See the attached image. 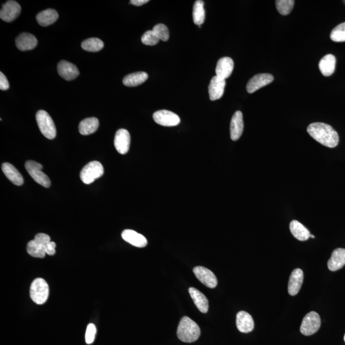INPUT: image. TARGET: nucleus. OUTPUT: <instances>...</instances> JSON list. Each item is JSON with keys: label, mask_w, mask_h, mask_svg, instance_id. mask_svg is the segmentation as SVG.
I'll list each match as a JSON object with an SVG mask.
<instances>
[{"label": "nucleus", "mask_w": 345, "mask_h": 345, "mask_svg": "<svg viewBox=\"0 0 345 345\" xmlns=\"http://www.w3.org/2000/svg\"><path fill=\"white\" fill-rule=\"evenodd\" d=\"M122 237L127 242L137 248H144L148 243L146 238L143 235L132 230L123 231Z\"/></svg>", "instance_id": "aec40b11"}, {"label": "nucleus", "mask_w": 345, "mask_h": 345, "mask_svg": "<svg viewBox=\"0 0 345 345\" xmlns=\"http://www.w3.org/2000/svg\"><path fill=\"white\" fill-rule=\"evenodd\" d=\"M193 272L202 283L210 288H216L218 279L211 271L206 267L199 266L194 268Z\"/></svg>", "instance_id": "9d476101"}, {"label": "nucleus", "mask_w": 345, "mask_h": 345, "mask_svg": "<svg viewBox=\"0 0 345 345\" xmlns=\"http://www.w3.org/2000/svg\"><path fill=\"white\" fill-rule=\"evenodd\" d=\"M55 248H56V243L54 242H51L48 243V244L45 246V252L46 254L50 256L55 255L56 253V251H55Z\"/></svg>", "instance_id": "58836bf2"}, {"label": "nucleus", "mask_w": 345, "mask_h": 345, "mask_svg": "<svg viewBox=\"0 0 345 345\" xmlns=\"http://www.w3.org/2000/svg\"><path fill=\"white\" fill-rule=\"evenodd\" d=\"M304 280L303 271L300 269L293 271L289 277L288 290L289 295L295 296L301 288Z\"/></svg>", "instance_id": "6ab92c4d"}, {"label": "nucleus", "mask_w": 345, "mask_h": 345, "mask_svg": "<svg viewBox=\"0 0 345 345\" xmlns=\"http://www.w3.org/2000/svg\"><path fill=\"white\" fill-rule=\"evenodd\" d=\"M321 319L319 315L315 311H311L304 318L300 330L305 336H311L320 329Z\"/></svg>", "instance_id": "0eeeda50"}, {"label": "nucleus", "mask_w": 345, "mask_h": 345, "mask_svg": "<svg viewBox=\"0 0 345 345\" xmlns=\"http://www.w3.org/2000/svg\"><path fill=\"white\" fill-rule=\"evenodd\" d=\"M243 130V115L237 111L233 115L230 124V136L233 141H236L242 136Z\"/></svg>", "instance_id": "f3484780"}, {"label": "nucleus", "mask_w": 345, "mask_h": 345, "mask_svg": "<svg viewBox=\"0 0 345 345\" xmlns=\"http://www.w3.org/2000/svg\"><path fill=\"white\" fill-rule=\"evenodd\" d=\"M310 237L314 238H315V236H314V235H310Z\"/></svg>", "instance_id": "a19ab883"}, {"label": "nucleus", "mask_w": 345, "mask_h": 345, "mask_svg": "<svg viewBox=\"0 0 345 345\" xmlns=\"http://www.w3.org/2000/svg\"><path fill=\"white\" fill-rule=\"evenodd\" d=\"M189 292L190 297L194 301L195 305L200 311L203 313H206L209 311V301L204 293L199 289L194 288H189Z\"/></svg>", "instance_id": "4be33fe9"}, {"label": "nucleus", "mask_w": 345, "mask_h": 345, "mask_svg": "<svg viewBox=\"0 0 345 345\" xmlns=\"http://www.w3.org/2000/svg\"><path fill=\"white\" fill-rule=\"evenodd\" d=\"M226 81L224 79L216 76L212 78L209 86L210 100L216 101L219 100L223 95Z\"/></svg>", "instance_id": "4468645a"}, {"label": "nucleus", "mask_w": 345, "mask_h": 345, "mask_svg": "<svg viewBox=\"0 0 345 345\" xmlns=\"http://www.w3.org/2000/svg\"><path fill=\"white\" fill-rule=\"evenodd\" d=\"M58 72L62 78L67 81L73 80L79 75L78 67L72 63L65 60H62L58 65Z\"/></svg>", "instance_id": "ddd939ff"}, {"label": "nucleus", "mask_w": 345, "mask_h": 345, "mask_svg": "<svg viewBox=\"0 0 345 345\" xmlns=\"http://www.w3.org/2000/svg\"><path fill=\"white\" fill-rule=\"evenodd\" d=\"M177 334L180 341L193 342L199 339L201 330L196 322L188 317H184L178 325Z\"/></svg>", "instance_id": "f03ea898"}, {"label": "nucleus", "mask_w": 345, "mask_h": 345, "mask_svg": "<svg viewBox=\"0 0 345 345\" xmlns=\"http://www.w3.org/2000/svg\"><path fill=\"white\" fill-rule=\"evenodd\" d=\"M295 2L293 0H277L276 6L277 11L281 15L286 16L291 13Z\"/></svg>", "instance_id": "2f4dec72"}, {"label": "nucleus", "mask_w": 345, "mask_h": 345, "mask_svg": "<svg viewBox=\"0 0 345 345\" xmlns=\"http://www.w3.org/2000/svg\"><path fill=\"white\" fill-rule=\"evenodd\" d=\"M309 134L318 143L329 148H334L339 143V136L330 125L324 123L316 122L309 125Z\"/></svg>", "instance_id": "f257e3e1"}, {"label": "nucleus", "mask_w": 345, "mask_h": 345, "mask_svg": "<svg viewBox=\"0 0 345 345\" xmlns=\"http://www.w3.org/2000/svg\"><path fill=\"white\" fill-rule=\"evenodd\" d=\"M330 271H336L345 265V249L337 248L332 252L327 263Z\"/></svg>", "instance_id": "412c9836"}, {"label": "nucleus", "mask_w": 345, "mask_h": 345, "mask_svg": "<svg viewBox=\"0 0 345 345\" xmlns=\"http://www.w3.org/2000/svg\"><path fill=\"white\" fill-rule=\"evenodd\" d=\"M59 17V14L55 10L49 9L38 13L37 21L40 26H47L56 22Z\"/></svg>", "instance_id": "a878e982"}, {"label": "nucleus", "mask_w": 345, "mask_h": 345, "mask_svg": "<svg viewBox=\"0 0 345 345\" xmlns=\"http://www.w3.org/2000/svg\"><path fill=\"white\" fill-rule=\"evenodd\" d=\"M159 40L160 39L153 30L146 31L141 37L142 43L147 45H155L158 44Z\"/></svg>", "instance_id": "72a5a7b5"}, {"label": "nucleus", "mask_w": 345, "mask_h": 345, "mask_svg": "<svg viewBox=\"0 0 345 345\" xmlns=\"http://www.w3.org/2000/svg\"><path fill=\"white\" fill-rule=\"evenodd\" d=\"M2 168L7 178L14 184L18 186L23 184V176L13 165L8 163H4Z\"/></svg>", "instance_id": "5701e85b"}, {"label": "nucleus", "mask_w": 345, "mask_h": 345, "mask_svg": "<svg viewBox=\"0 0 345 345\" xmlns=\"http://www.w3.org/2000/svg\"><path fill=\"white\" fill-rule=\"evenodd\" d=\"M289 230L294 237L300 241H306L310 237V231L300 222L293 220L289 224Z\"/></svg>", "instance_id": "393cba45"}, {"label": "nucleus", "mask_w": 345, "mask_h": 345, "mask_svg": "<svg viewBox=\"0 0 345 345\" xmlns=\"http://www.w3.org/2000/svg\"><path fill=\"white\" fill-rule=\"evenodd\" d=\"M9 88V83L8 79L6 78V76L0 72V90H7Z\"/></svg>", "instance_id": "4c0bfd02"}, {"label": "nucleus", "mask_w": 345, "mask_h": 345, "mask_svg": "<svg viewBox=\"0 0 345 345\" xmlns=\"http://www.w3.org/2000/svg\"><path fill=\"white\" fill-rule=\"evenodd\" d=\"M114 144L116 150L120 154L124 155L129 152L131 144V136L127 130H118L115 134Z\"/></svg>", "instance_id": "f8f14e48"}, {"label": "nucleus", "mask_w": 345, "mask_h": 345, "mask_svg": "<svg viewBox=\"0 0 345 345\" xmlns=\"http://www.w3.org/2000/svg\"><path fill=\"white\" fill-rule=\"evenodd\" d=\"M154 32L159 37V39L163 41H167L170 37V32H169L167 26L163 24H158L154 26L153 30Z\"/></svg>", "instance_id": "f704fd0d"}, {"label": "nucleus", "mask_w": 345, "mask_h": 345, "mask_svg": "<svg viewBox=\"0 0 345 345\" xmlns=\"http://www.w3.org/2000/svg\"><path fill=\"white\" fill-rule=\"evenodd\" d=\"M27 252L31 257L43 258L45 257L46 253L45 252V247L32 240L28 242L27 245Z\"/></svg>", "instance_id": "7c9ffc66"}, {"label": "nucleus", "mask_w": 345, "mask_h": 345, "mask_svg": "<svg viewBox=\"0 0 345 345\" xmlns=\"http://www.w3.org/2000/svg\"><path fill=\"white\" fill-rule=\"evenodd\" d=\"M154 121L165 127H173L180 123V117L177 114L168 110H159L153 115Z\"/></svg>", "instance_id": "6e6552de"}, {"label": "nucleus", "mask_w": 345, "mask_h": 345, "mask_svg": "<svg viewBox=\"0 0 345 345\" xmlns=\"http://www.w3.org/2000/svg\"><path fill=\"white\" fill-rule=\"evenodd\" d=\"M81 47L88 52H98L104 47V42L98 38H90L84 40Z\"/></svg>", "instance_id": "c756f323"}, {"label": "nucleus", "mask_w": 345, "mask_h": 345, "mask_svg": "<svg viewBox=\"0 0 345 345\" xmlns=\"http://www.w3.org/2000/svg\"><path fill=\"white\" fill-rule=\"evenodd\" d=\"M344 341H345V334H344Z\"/></svg>", "instance_id": "79ce46f5"}, {"label": "nucleus", "mask_w": 345, "mask_h": 345, "mask_svg": "<svg viewBox=\"0 0 345 345\" xmlns=\"http://www.w3.org/2000/svg\"><path fill=\"white\" fill-rule=\"evenodd\" d=\"M25 168L31 178L38 184L45 188L51 186L49 177L42 172L43 166L40 163L33 161H28L25 163Z\"/></svg>", "instance_id": "423d86ee"}, {"label": "nucleus", "mask_w": 345, "mask_h": 345, "mask_svg": "<svg viewBox=\"0 0 345 345\" xmlns=\"http://www.w3.org/2000/svg\"><path fill=\"white\" fill-rule=\"evenodd\" d=\"M96 332V327L93 323H90L86 329L85 339L87 344H91L95 340Z\"/></svg>", "instance_id": "c9c22d12"}, {"label": "nucleus", "mask_w": 345, "mask_h": 345, "mask_svg": "<svg viewBox=\"0 0 345 345\" xmlns=\"http://www.w3.org/2000/svg\"><path fill=\"white\" fill-rule=\"evenodd\" d=\"M149 0H131V3L135 6H141L148 3Z\"/></svg>", "instance_id": "ea45409f"}, {"label": "nucleus", "mask_w": 345, "mask_h": 345, "mask_svg": "<svg viewBox=\"0 0 345 345\" xmlns=\"http://www.w3.org/2000/svg\"><path fill=\"white\" fill-rule=\"evenodd\" d=\"M330 39L334 42H345V23L339 24L333 29L330 33Z\"/></svg>", "instance_id": "473e14b6"}, {"label": "nucleus", "mask_w": 345, "mask_h": 345, "mask_svg": "<svg viewBox=\"0 0 345 345\" xmlns=\"http://www.w3.org/2000/svg\"><path fill=\"white\" fill-rule=\"evenodd\" d=\"M236 327L240 332L248 333L254 329L255 323L252 316L245 311H240L236 315Z\"/></svg>", "instance_id": "2eb2a0df"}, {"label": "nucleus", "mask_w": 345, "mask_h": 345, "mask_svg": "<svg viewBox=\"0 0 345 345\" xmlns=\"http://www.w3.org/2000/svg\"><path fill=\"white\" fill-rule=\"evenodd\" d=\"M21 7L18 2L11 0L3 5L0 11V18L7 23L15 20L20 14Z\"/></svg>", "instance_id": "1a4fd4ad"}, {"label": "nucleus", "mask_w": 345, "mask_h": 345, "mask_svg": "<svg viewBox=\"0 0 345 345\" xmlns=\"http://www.w3.org/2000/svg\"><path fill=\"white\" fill-rule=\"evenodd\" d=\"M148 74L144 72H137L130 74L123 79V83L125 86L133 87L143 84L147 80Z\"/></svg>", "instance_id": "cd10ccee"}, {"label": "nucleus", "mask_w": 345, "mask_h": 345, "mask_svg": "<svg viewBox=\"0 0 345 345\" xmlns=\"http://www.w3.org/2000/svg\"><path fill=\"white\" fill-rule=\"evenodd\" d=\"M34 240L45 248L51 242L50 236L45 233H38L35 235Z\"/></svg>", "instance_id": "e433bc0d"}, {"label": "nucleus", "mask_w": 345, "mask_h": 345, "mask_svg": "<svg viewBox=\"0 0 345 345\" xmlns=\"http://www.w3.org/2000/svg\"><path fill=\"white\" fill-rule=\"evenodd\" d=\"M104 168L98 161H91L84 166L80 173V177L85 184H90L104 174Z\"/></svg>", "instance_id": "39448f33"}, {"label": "nucleus", "mask_w": 345, "mask_h": 345, "mask_svg": "<svg viewBox=\"0 0 345 345\" xmlns=\"http://www.w3.org/2000/svg\"><path fill=\"white\" fill-rule=\"evenodd\" d=\"M234 62L231 58L223 57L219 60L217 64L216 76L221 79H227L231 76L233 71Z\"/></svg>", "instance_id": "dca6fc26"}, {"label": "nucleus", "mask_w": 345, "mask_h": 345, "mask_svg": "<svg viewBox=\"0 0 345 345\" xmlns=\"http://www.w3.org/2000/svg\"><path fill=\"white\" fill-rule=\"evenodd\" d=\"M100 126V122L97 118L91 117L82 120L79 125V131L80 134L87 136L94 133Z\"/></svg>", "instance_id": "bb28decb"}, {"label": "nucleus", "mask_w": 345, "mask_h": 345, "mask_svg": "<svg viewBox=\"0 0 345 345\" xmlns=\"http://www.w3.org/2000/svg\"><path fill=\"white\" fill-rule=\"evenodd\" d=\"M192 18L195 25L200 27L204 24L206 19V12L204 9V2L202 0L195 2L193 7Z\"/></svg>", "instance_id": "c85d7f7f"}, {"label": "nucleus", "mask_w": 345, "mask_h": 345, "mask_svg": "<svg viewBox=\"0 0 345 345\" xmlns=\"http://www.w3.org/2000/svg\"><path fill=\"white\" fill-rule=\"evenodd\" d=\"M37 38L29 33H21L16 39L17 47L23 52L34 49L37 46Z\"/></svg>", "instance_id": "a211bd4d"}, {"label": "nucleus", "mask_w": 345, "mask_h": 345, "mask_svg": "<svg viewBox=\"0 0 345 345\" xmlns=\"http://www.w3.org/2000/svg\"><path fill=\"white\" fill-rule=\"evenodd\" d=\"M49 293V285L44 279H36L31 283L30 298L37 305H44L47 300Z\"/></svg>", "instance_id": "7ed1b4c3"}, {"label": "nucleus", "mask_w": 345, "mask_h": 345, "mask_svg": "<svg viewBox=\"0 0 345 345\" xmlns=\"http://www.w3.org/2000/svg\"><path fill=\"white\" fill-rule=\"evenodd\" d=\"M36 120L40 132L46 138H55L57 136L56 127L52 117L45 111H38L36 115Z\"/></svg>", "instance_id": "20e7f679"}, {"label": "nucleus", "mask_w": 345, "mask_h": 345, "mask_svg": "<svg viewBox=\"0 0 345 345\" xmlns=\"http://www.w3.org/2000/svg\"><path fill=\"white\" fill-rule=\"evenodd\" d=\"M336 57L331 54L325 55L321 59L319 63V69L323 76H330L334 73L336 69Z\"/></svg>", "instance_id": "b1692460"}, {"label": "nucleus", "mask_w": 345, "mask_h": 345, "mask_svg": "<svg viewBox=\"0 0 345 345\" xmlns=\"http://www.w3.org/2000/svg\"><path fill=\"white\" fill-rule=\"evenodd\" d=\"M274 80V77L270 74H259L255 75L248 82L246 89L249 93H254L255 91L264 87L272 83Z\"/></svg>", "instance_id": "9b49d317"}]
</instances>
